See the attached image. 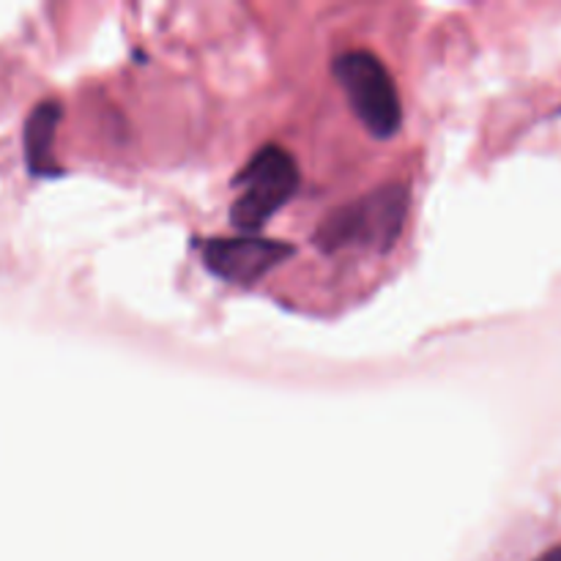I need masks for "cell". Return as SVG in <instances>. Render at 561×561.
Masks as SVG:
<instances>
[{
  "label": "cell",
  "mask_w": 561,
  "mask_h": 561,
  "mask_svg": "<svg viewBox=\"0 0 561 561\" xmlns=\"http://www.w3.org/2000/svg\"><path fill=\"white\" fill-rule=\"evenodd\" d=\"M405 211H409V190L400 184L381 186L356 203L334 208L318 228L316 244L327 252L348 250V247L389 250L403 230Z\"/></svg>",
  "instance_id": "cell-1"
},
{
  "label": "cell",
  "mask_w": 561,
  "mask_h": 561,
  "mask_svg": "<svg viewBox=\"0 0 561 561\" xmlns=\"http://www.w3.org/2000/svg\"><path fill=\"white\" fill-rule=\"evenodd\" d=\"M299 164L285 148L263 146L239 173V197L230 206V219L241 230H257L268 222L299 190Z\"/></svg>",
  "instance_id": "cell-2"
},
{
  "label": "cell",
  "mask_w": 561,
  "mask_h": 561,
  "mask_svg": "<svg viewBox=\"0 0 561 561\" xmlns=\"http://www.w3.org/2000/svg\"><path fill=\"white\" fill-rule=\"evenodd\" d=\"M334 77L365 129L376 137H392L403 121L398 88L387 66L367 49H348L334 58Z\"/></svg>",
  "instance_id": "cell-3"
},
{
  "label": "cell",
  "mask_w": 561,
  "mask_h": 561,
  "mask_svg": "<svg viewBox=\"0 0 561 561\" xmlns=\"http://www.w3.org/2000/svg\"><path fill=\"white\" fill-rule=\"evenodd\" d=\"M296 247L272 239H211L203 244V263L211 274L236 285H252L288 261Z\"/></svg>",
  "instance_id": "cell-4"
},
{
  "label": "cell",
  "mask_w": 561,
  "mask_h": 561,
  "mask_svg": "<svg viewBox=\"0 0 561 561\" xmlns=\"http://www.w3.org/2000/svg\"><path fill=\"white\" fill-rule=\"evenodd\" d=\"M60 121V104L47 99V102L36 104L25 124V159L31 173L36 175H55L60 168L53 159V137L55 126Z\"/></svg>",
  "instance_id": "cell-5"
},
{
  "label": "cell",
  "mask_w": 561,
  "mask_h": 561,
  "mask_svg": "<svg viewBox=\"0 0 561 561\" xmlns=\"http://www.w3.org/2000/svg\"><path fill=\"white\" fill-rule=\"evenodd\" d=\"M535 561H561V546H553L551 551L540 553V557H537Z\"/></svg>",
  "instance_id": "cell-6"
}]
</instances>
